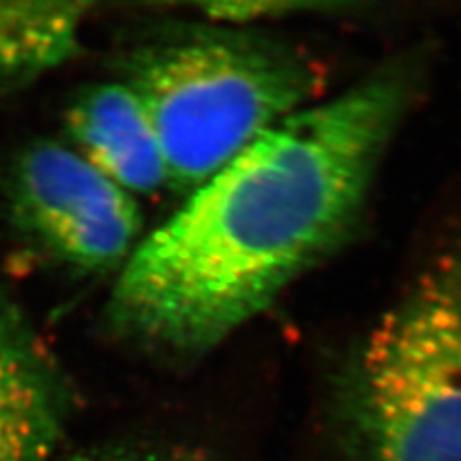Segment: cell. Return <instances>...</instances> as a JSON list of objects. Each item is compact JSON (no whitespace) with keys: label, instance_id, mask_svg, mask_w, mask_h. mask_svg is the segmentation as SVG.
Segmentation results:
<instances>
[{"label":"cell","instance_id":"6da1fadb","mask_svg":"<svg viewBox=\"0 0 461 461\" xmlns=\"http://www.w3.org/2000/svg\"><path fill=\"white\" fill-rule=\"evenodd\" d=\"M408 100L393 69L273 127L140 239L108 329L179 362L220 346L350 233Z\"/></svg>","mask_w":461,"mask_h":461},{"label":"cell","instance_id":"7a4b0ae2","mask_svg":"<svg viewBox=\"0 0 461 461\" xmlns=\"http://www.w3.org/2000/svg\"><path fill=\"white\" fill-rule=\"evenodd\" d=\"M147 110L169 189L185 196L308 108L317 71L298 50L220 23L164 25L129 49L120 79Z\"/></svg>","mask_w":461,"mask_h":461},{"label":"cell","instance_id":"3957f363","mask_svg":"<svg viewBox=\"0 0 461 461\" xmlns=\"http://www.w3.org/2000/svg\"><path fill=\"white\" fill-rule=\"evenodd\" d=\"M337 403L342 461H461V250L369 330Z\"/></svg>","mask_w":461,"mask_h":461},{"label":"cell","instance_id":"277c9868","mask_svg":"<svg viewBox=\"0 0 461 461\" xmlns=\"http://www.w3.org/2000/svg\"><path fill=\"white\" fill-rule=\"evenodd\" d=\"M6 194L20 233L83 273L120 271L142 239L137 198L62 142L39 140L22 150Z\"/></svg>","mask_w":461,"mask_h":461},{"label":"cell","instance_id":"5b68a950","mask_svg":"<svg viewBox=\"0 0 461 461\" xmlns=\"http://www.w3.org/2000/svg\"><path fill=\"white\" fill-rule=\"evenodd\" d=\"M69 415L64 373L0 294V461H54Z\"/></svg>","mask_w":461,"mask_h":461},{"label":"cell","instance_id":"8992f818","mask_svg":"<svg viewBox=\"0 0 461 461\" xmlns=\"http://www.w3.org/2000/svg\"><path fill=\"white\" fill-rule=\"evenodd\" d=\"M64 120L71 149L129 194L149 196L169 186L154 125L122 81L86 86L71 100Z\"/></svg>","mask_w":461,"mask_h":461},{"label":"cell","instance_id":"52a82bcc","mask_svg":"<svg viewBox=\"0 0 461 461\" xmlns=\"http://www.w3.org/2000/svg\"><path fill=\"white\" fill-rule=\"evenodd\" d=\"M89 3L0 0V95L16 93L74 60Z\"/></svg>","mask_w":461,"mask_h":461},{"label":"cell","instance_id":"ba28073f","mask_svg":"<svg viewBox=\"0 0 461 461\" xmlns=\"http://www.w3.org/2000/svg\"><path fill=\"white\" fill-rule=\"evenodd\" d=\"M62 461H206L198 454L185 450L181 446L122 440L100 446H89L79 452L69 454Z\"/></svg>","mask_w":461,"mask_h":461}]
</instances>
